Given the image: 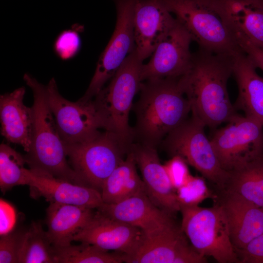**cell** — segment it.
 Instances as JSON below:
<instances>
[{
    "instance_id": "cell-1",
    "label": "cell",
    "mask_w": 263,
    "mask_h": 263,
    "mask_svg": "<svg viewBox=\"0 0 263 263\" xmlns=\"http://www.w3.org/2000/svg\"><path fill=\"white\" fill-rule=\"evenodd\" d=\"M234 56L199 49L193 53L188 71L179 77L192 115L206 127L216 128L237 114L227 91Z\"/></svg>"
},
{
    "instance_id": "cell-2",
    "label": "cell",
    "mask_w": 263,
    "mask_h": 263,
    "mask_svg": "<svg viewBox=\"0 0 263 263\" xmlns=\"http://www.w3.org/2000/svg\"><path fill=\"white\" fill-rule=\"evenodd\" d=\"M179 77L142 82L140 97L133 107L136 117L134 136L141 143L155 147L187 120L191 107Z\"/></svg>"
},
{
    "instance_id": "cell-3",
    "label": "cell",
    "mask_w": 263,
    "mask_h": 263,
    "mask_svg": "<svg viewBox=\"0 0 263 263\" xmlns=\"http://www.w3.org/2000/svg\"><path fill=\"white\" fill-rule=\"evenodd\" d=\"M23 79L33 94V128L30 148L24 156L26 164L30 169L84 186L68 162L65 145L49 106L45 85L29 74H24Z\"/></svg>"
},
{
    "instance_id": "cell-4",
    "label": "cell",
    "mask_w": 263,
    "mask_h": 263,
    "mask_svg": "<svg viewBox=\"0 0 263 263\" xmlns=\"http://www.w3.org/2000/svg\"><path fill=\"white\" fill-rule=\"evenodd\" d=\"M201 49L234 56L243 52L218 0H163Z\"/></svg>"
},
{
    "instance_id": "cell-5",
    "label": "cell",
    "mask_w": 263,
    "mask_h": 263,
    "mask_svg": "<svg viewBox=\"0 0 263 263\" xmlns=\"http://www.w3.org/2000/svg\"><path fill=\"white\" fill-rule=\"evenodd\" d=\"M143 61L135 49L125 59L108 85L94 100L105 124V130L113 132L132 144L133 129L129 123L133 98L140 91Z\"/></svg>"
},
{
    "instance_id": "cell-6",
    "label": "cell",
    "mask_w": 263,
    "mask_h": 263,
    "mask_svg": "<svg viewBox=\"0 0 263 263\" xmlns=\"http://www.w3.org/2000/svg\"><path fill=\"white\" fill-rule=\"evenodd\" d=\"M132 144L105 130L80 143L65 145L68 162L83 185L101 193L103 185L125 159Z\"/></svg>"
},
{
    "instance_id": "cell-7",
    "label": "cell",
    "mask_w": 263,
    "mask_h": 263,
    "mask_svg": "<svg viewBox=\"0 0 263 263\" xmlns=\"http://www.w3.org/2000/svg\"><path fill=\"white\" fill-rule=\"evenodd\" d=\"M180 207L181 229L198 252L219 263H240L221 204L210 207L199 205Z\"/></svg>"
},
{
    "instance_id": "cell-8",
    "label": "cell",
    "mask_w": 263,
    "mask_h": 263,
    "mask_svg": "<svg viewBox=\"0 0 263 263\" xmlns=\"http://www.w3.org/2000/svg\"><path fill=\"white\" fill-rule=\"evenodd\" d=\"M205 127L192 115L169 132L163 144L172 156L181 157L207 180L225 188L230 172L222 168L210 140L205 133Z\"/></svg>"
},
{
    "instance_id": "cell-9",
    "label": "cell",
    "mask_w": 263,
    "mask_h": 263,
    "mask_svg": "<svg viewBox=\"0 0 263 263\" xmlns=\"http://www.w3.org/2000/svg\"><path fill=\"white\" fill-rule=\"evenodd\" d=\"M210 142L222 168L230 172L263 154V125L237 113Z\"/></svg>"
},
{
    "instance_id": "cell-10",
    "label": "cell",
    "mask_w": 263,
    "mask_h": 263,
    "mask_svg": "<svg viewBox=\"0 0 263 263\" xmlns=\"http://www.w3.org/2000/svg\"><path fill=\"white\" fill-rule=\"evenodd\" d=\"M50 109L65 145L89 140L105 130L103 120L94 100L80 98L72 102L59 93L56 82L52 78L45 85Z\"/></svg>"
},
{
    "instance_id": "cell-11",
    "label": "cell",
    "mask_w": 263,
    "mask_h": 263,
    "mask_svg": "<svg viewBox=\"0 0 263 263\" xmlns=\"http://www.w3.org/2000/svg\"><path fill=\"white\" fill-rule=\"evenodd\" d=\"M116 9V22L113 35L101 53L83 100H89L101 90L127 57L135 49L133 27L134 0H113Z\"/></svg>"
},
{
    "instance_id": "cell-12",
    "label": "cell",
    "mask_w": 263,
    "mask_h": 263,
    "mask_svg": "<svg viewBox=\"0 0 263 263\" xmlns=\"http://www.w3.org/2000/svg\"><path fill=\"white\" fill-rule=\"evenodd\" d=\"M177 20V19H176ZM192 38L177 20L155 48L149 61L142 65V81L179 77L189 69L193 57L190 50Z\"/></svg>"
},
{
    "instance_id": "cell-13",
    "label": "cell",
    "mask_w": 263,
    "mask_h": 263,
    "mask_svg": "<svg viewBox=\"0 0 263 263\" xmlns=\"http://www.w3.org/2000/svg\"><path fill=\"white\" fill-rule=\"evenodd\" d=\"M144 237L141 229L97 210L88 224L75 236L74 241L131 256L137 251Z\"/></svg>"
},
{
    "instance_id": "cell-14",
    "label": "cell",
    "mask_w": 263,
    "mask_h": 263,
    "mask_svg": "<svg viewBox=\"0 0 263 263\" xmlns=\"http://www.w3.org/2000/svg\"><path fill=\"white\" fill-rule=\"evenodd\" d=\"M186 235L175 224L157 231L144 234L137 251L125 254L127 263H196L199 255L190 246Z\"/></svg>"
},
{
    "instance_id": "cell-15",
    "label": "cell",
    "mask_w": 263,
    "mask_h": 263,
    "mask_svg": "<svg viewBox=\"0 0 263 263\" xmlns=\"http://www.w3.org/2000/svg\"><path fill=\"white\" fill-rule=\"evenodd\" d=\"M176 21L163 0H134L135 49L143 61L151 56L157 45Z\"/></svg>"
},
{
    "instance_id": "cell-16",
    "label": "cell",
    "mask_w": 263,
    "mask_h": 263,
    "mask_svg": "<svg viewBox=\"0 0 263 263\" xmlns=\"http://www.w3.org/2000/svg\"><path fill=\"white\" fill-rule=\"evenodd\" d=\"M130 149L140 170L146 192L150 199L171 215L180 211L176 190L160 161L155 147L141 142L132 143Z\"/></svg>"
},
{
    "instance_id": "cell-17",
    "label": "cell",
    "mask_w": 263,
    "mask_h": 263,
    "mask_svg": "<svg viewBox=\"0 0 263 263\" xmlns=\"http://www.w3.org/2000/svg\"><path fill=\"white\" fill-rule=\"evenodd\" d=\"M24 185L30 187L34 197L41 196L56 202L96 208L103 204L99 191L56 178L41 170L24 169Z\"/></svg>"
},
{
    "instance_id": "cell-18",
    "label": "cell",
    "mask_w": 263,
    "mask_h": 263,
    "mask_svg": "<svg viewBox=\"0 0 263 263\" xmlns=\"http://www.w3.org/2000/svg\"><path fill=\"white\" fill-rule=\"evenodd\" d=\"M97 210L141 229L145 234L175 224L172 215L156 206L146 191L115 204L104 203Z\"/></svg>"
},
{
    "instance_id": "cell-19",
    "label": "cell",
    "mask_w": 263,
    "mask_h": 263,
    "mask_svg": "<svg viewBox=\"0 0 263 263\" xmlns=\"http://www.w3.org/2000/svg\"><path fill=\"white\" fill-rule=\"evenodd\" d=\"M24 87L0 96V133L7 141L28 152L32 142L34 115L32 107L24 105Z\"/></svg>"
},
{
    "instance_id": "cell-20",
    "label": "cell",
    "mask_w": 263,
    "mask_h": 263,
    "mask_svg": "<svg viewBox=\"0 0 263 263\" xmlns=\"http://www.w3.org/2000/svg\"><path fill=\"white\" fill-rule=\"evenodd\" d=\"M226 195L221 205L237 251L263 234V207L236 194L226 192Z\"/></svg>"
},
{
    "instance_id": "cell-21",
    "label": "cell",
    "mask_w": 263,
    "mask_h": 263,
    "mask_svg": "<svg viewBox=\"0 0 263 263\" xmlns=\"http://www.w3.org/2000/svg\"><path fill=\"white\" fill-rule=\"evenodd\" d=\"M256 67L244 52L233 58L232 75L238 89L234 106L244 115L263 125V77L256 72Z\"/></svg>"
},
{
    "instance_id": "cell-22",
    "label": "cell",
    "mask_w": 263,
    "mask_h": 263,
    "mask_svg": "<svg viewBox=\"0 0 263 263\" xmlns=\"http://www.w3.org/2000/svg\"><path fill=\"white\" fill-rule=\"evenodd\" d=\"M90 207L50 203L46 209L47 234L54 247L71 244L75 236L91 221L95 211Z\"/></svg>"
},
{
    "instance_id": "cell-23",
    "label": "cell",
    "mask_w": 263,
    "mask_h": 263,
    "mask_svg": "<svg viewBox=\"0 0 263 263\" xmlns=\"http://www.w3.org/2000/svg\"><path fill=\"white\" fill-rule=\"evenodd\" d=\"M236 38L263 50V0H218Z\"/></svg>"
},
{
    "instance_id": "cell-24",
    "label": "cell",
    "mask_w": 263,
    "mask_h": 263,
    "mask_svg": "<svg viewBox=\"0 0 263 263\" xmlns=\"http://www.w3.org/2000/svg\"><path fill=\"white\" fill-rule=\"evenodd\" d=\"M132 151L113 170L104 182L101 191L105 204H115L145 190L144 183L138 175Z\"/></svg>"
},
{
    "instance_id": "cell-25",
    "label": "cell",
    "mask_w": 263,
    "mask_h": 263,
    "mask_svg": "<svg viewBox=\"0 0 263 263\" xmlns=\"http://www.w3.org/2000/svg\"><path fill=\"white\" fill-rule=\"evenodd\" d=\"M226 192L236 194L263 207V154L230 172Z\"/></svg>"
},
{
    "instance_id": "cell-26",
    "label": "cell",
    "mask_w": 263,
    "mask_h": 263,
    "mask_svg": "<svg viewBox=\"0 0 263 263\" xmlns=\"http://www.w3.org/2000/svg\"><path fill=\"white\" fill-rule=\"evenodd\" d=\"M19 263H55L54 246L38 223L33 222L25 230Z\"/></svg>"
},
{
    "instance_id": "cell-27",
    "label": "cell",
    "mask_w": 263,
    "mask_h": 263,
    "mask_svg": "<svg viewBox=\"0 0 263 263\" xmlns=\"http://www.w3.org/2000/svg\"><path fill=\"white\" fill-rule=\"evenodd\" d=\"M55 263H121L125 254L110 253L93 245L81 243L64 247H54Z\"/></svg>"
},
{
    "instance_id": "cell-28",
    "label": "cell",
    "mask_w": 263,
    "mask_h": 263,
    "mask_svg": "<svg viewBox=\"0 0 263 263\" xmlns=\"http://www.w3.org/2000/svg\"><path fill=\"white\" fill-rule=\"evenodd\" d=\"M24 156L10 146L0 145V188L3 193L13 187L24 185Z\"/></svg>"
},
{
    "instance_id": "cell-29",
    "label": "cell",
    "mask_w": 263,
    "mask_h": 263,
    "mask_svg": "<svg viewBox=\"0 0 263 263\" xmlns=\"http://www.w3.org/2000/svg\"><path fill=\"white\" fill-rule=\"evenodd\" d=\"M176 192L180 206H199L205 200L213 197L204 179L191 174Z\"/></svg>"
},
{
    "instance_id": "cell-30",
    "label": "cell",
    "mask_w": 263,
    "mask_h": 263,
    "mask_svg": "<svg viewBox=\"0 0 263 263\" xmlns=\"http://www.w3.org/2000/svg\"><path fill=\"white\" fill-rule=\"evenodd\" d=\"M25 230H14L0 235V263H19Z\"/></svg>"
},
{
    "instance_id": "cell-31",
    "label": "cell",
    "mask_w": 263,
    "mask_h": 263,
    "mask_svg": "<svg viewBox=\"0 0 263 263\" xmlns=\"http://www.w3.org/2000/svg\"><path fill=\"white\" fill-rule=\"evenodd\" d=\"M81 41L78 34L70 29L63 31L57 37L54 44L56 53L62 59L75 56L79 52Z\"/></svg>"
},
{
    "instance_id": "cell-32",
    "label": "cell",
    "mask_w": 263,
    "mask_h": 263,
    "mask_svg": "<svg viewBox=\"0 0 263 263\" xmlns=\"http://www.w3.org/2000/svg\"><path fill=\"white\" fill-rule=\"evenodd\" d=\"M163 165L170 182L176 190L186 182L190 175L187 163L179 156H173Z\"/></svg>"
},
{
    "instance_id": "cell-33",
    "label": "cell",
    "mask_w": 263,
    "mask_h": 263,
    "mask_svg": "<svg viewBox=\"0 0 263 263\" xmlns=\"http://www.w3.org/2000/svg\"><path fill=\"white\" fill-rule=\"evenodd\" d=\"M237 252L242 263H263V234Z\"/></svg>"
},
{
    "instance_id": "cell-34",
    "label": "cell",
    "mask_w": 263,
    "mask_h": 263,
    "mask_svg": "<svg viewBox=\"0 0 263 263\" xmlns=\"http://www.w3.org/2000/svg\"><path fill=\"white\" fill-rule=\"evenodd\" d=\"M237 39L242 51L250 59L256 68L263 71V50L245 39L240 38Z\"/></svg>"
},
{
    "instance_id": "cell-35",
    "label": "cell",
    "mask_w": 263,
    "mask_h": 263,
    "mask_svg": "<svg viewBox=\"0 0 263 263\" xmlns=\"http://www.w3.org/2000/svg\"><path fill=\"white\" fill-rule=\"evenodd\" d=\"M15 220V212L12 207L0 200V235L12 230Z\"/></svg>"
}]
</instances>
